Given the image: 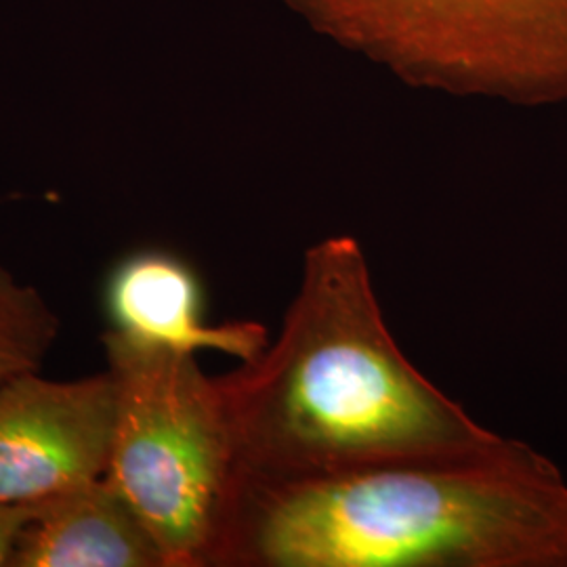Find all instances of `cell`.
<instances>
[{
	"mask_svg": "<svg viewBox=\"0 0 567 567\" xmlns=\"http://www.w3.org/2000/svg\"><path fill=\"white\" fill-rule=\"evenodd\" d=\"M213 567H567V480L526 442L240 475Z\"/></svg>",
	"mask_w": 567,
	"mask_h": 567,
	"instance_id": "1",
	"label": "cell"
},
{
	"mask_svg": "<svg viewBox=\"0 0 567 567\" xmlns=\"http://www.w3.org/2000/svg\"><path fill=\"white\" fill-rule=\"evenodd\" d=\"M217 381L250 477L465 454L503 437L405 358L353 236L307 248L276 341Z\"/></svg>",
	"mask_w": 567,
	"mask_h": 567,
	"instance_id": "2",
	"label": "cell"
},
{
	"mask_svg": "<svg viewBox=\"0 0 567 567\" xmlns=\"http://www.w3.org/2000/svg\"><path fill=\"white\" fill-rule=\"evenodd\" d=\"M114 381L105 477L142 519L164 567H213L238 482L224 391L196 353L103 337Z\"/></svg>",
	"mask_w": 567,
	"mask_h": 567,
	"instance_id": "3",
	"label": "cell"
},
{
	"mask_svg": "<svg viewBox=\"0 0 567 567\" xmlns=\"http://www.w3.org/2000/svg\"><path fill=\"white\" fill-rule=\"evenodd\" d=\"M402 81L517 105L567 102V0H286Z\"/></svg>",
	"mask_w": 567,
	"mask_h": 567,
	"instance_id": "4",
	"label": "cell"
},
{
	"mask_svg": "<svg viewBox=\"0 0 567 567\" xmlns=\"http://www.w3.org/2000/svg\"><path fill=\"white\" fill-rule=\"evenodd\" d=\"M110 370L76 381L23 372L0 383V503L30 505L102 477L114 431Z\"/></svg>",
	"mask_w": 567,
	"mask_h": 567,
	"instance_id": "5",
	"label": "cell"
},
{
	"mask_svg": "<svg viewBox=\"0 0 567 567\" xmlns=\"http://www.w3.org/2000/svg\"><path fill=\"white\" fill-rule=\"evenodd\" d=\"M107 307L114 330L137 343L183 353L210 349L243 364L259 358L269 344L261 322L208 324L198 276L168 252H140L121 264L110 280Z\"/></svg>",
	"mask_w": 567,
	"mask_h": 567,
	"instance_id": "6",
	"label": "cell"
},
{
	"mask_svg": "<svg viewBox=\"0 0 567 567\" xmlns=\"http://www.w3.org/2000/svg\"><path fill=\"white\" fill-rule=\"evenodd\" d=\"M9 567H164L163 553L102 475L32 503Z\"/></svg>",
	"mask_w": 567,
	"mask_h": 567,
	"instance_id": "7",
	"label": "cell"
},
{
	"mask_svg": "<svg viewBox=\"0 0 567 567\" xmlns=\"http://www.w3.org/2000/svg\"><path fill=\"white\" fill-rule=\"evenodd\" d=\"M60 334V318L41 292L0 267V383L39 372Z\"/></svg>",
	"mask_w": 567,
	"mask_h": 567,
	"instance_id": "8",
	"label": "cell"
},
{
	"mask_svg": "<svg viewBox=\"0 0 567 567\" xmlns=\"http://www.w3.org/2000/svg\"><path fill=\"white\" fill-rule=\"evenodd\" d=\"M32 513L30 505H7L0 503V567H9L21 529Z\"/></svg>",
	"mask_w": 567,
	"mask_h": 567,
	"instance_id": "9",
	"label": "cell"
}]
</instances>
